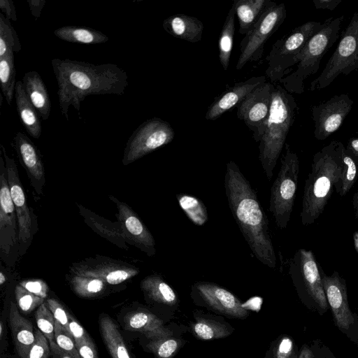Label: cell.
Returning <instances> with one entry per match:
<instances>
[{
  "label": "cell",
  "mask_w": 358,
  "mask_h": 358,
  "mask_svg": "<svg viewBox=\"0 0 358 358\" xmlns=\"http://www.w3.org/2000/svg\"><path fill=\"white\" fill-rule=\"evenodd\" d=\"M323 23L308 21L294 28L289 34L276 41L266 59L268 67L265 76L272 82L280 80L297 64V56Z\"/></svg>",
  "instance_id": "ba28073f"
},
{
  "label": "cell",
  "mask_w": 358,
  "mask_h": 358,
  "mask_svg": "<svg viewBox=\"0 0 358 358\" xmlns=\"http://www.w3.org/2000/svg\"><path fill=\"white\" fill-rule=\"evenodd\" d=\"M22 45L18 35L10 20L0 13V57L21 50Z\"/></svg>",
  "instance_id": "d590c367"
},
{
  "label": "cell",
  "mask_w": 358,
  "mask_h": 358,
  "mask_svg": "<svg viewBox=\"0 0 358 358\" xmlns=\"http://www.w3.org/2000/svg\"><path fill=\"white\" fill-rule=\"evenodd\" d=\"M164 29L170 35L190 43L201 41L203 24L194 16L176 14L166 18L162 23Z\"/></svg>",
  "instance_id": "603a6c76"
},
{
  "label": "cell",
  "mask_w": 358,
  "mask_h": 358,
  "mask_svg": "<svg viewBox=\"0 0 358 358\" xmlns=\"http://www.w3.org/2000/svg\"><path fill=\"white\" fill-rule=\"evenodd\" d=\"M69 281L73 291L83 298H93L102 294L106 288L104 281L99 278L71 273Z\"/></svg>",
  "instance_id": "d6a6232c"
},
{
  "label": "cell",
  "mask_w": 358,
  "mask_h": 358,
  "mask_svg": "<svg viewBox=\"0 0 358 358\" xmlns=\"http://www.w3.org/2000/svg\"><path fill=\"white\" fill-rule=\"evenodd\" d=\"M35 319L38 329L48 339L50 345L55 343V320L48 308L46 302L42 303L36 310Z\"/></svg>",
  "instance_id": "f35d334b"
},
{
  "label": "cell",
  "mask_w": 358,
  "mask_h": 358,
  "mask_svg": "<svg viewBox=\"0 0 358 358\" xmlns=\"http://www.w3.org/2000/svg\"><path fill=\"white\" fill-rule=\"evenodd\" d=\"M1 150L4 158L10 195L17 214L19 227L20 257H22L29 248L35 234L38 230V222L33 210L28 205L15 159L7 154L3 145H1Z\"/></svg>",
  "instance_id": "5bb4252c"
},
{
  "label": "cell",
  "mask_w": 358,
  "mask_h": 358,
  "mask_svg": "<svg viewBox=\"0 0 358 358\" xmlns=\"http://www.w3.org/2000/svg\"><path fill=\"white\" fill-rule=\"evenodd\" d=\"M70 273L99 278L109 285H118L138 275L139 269L125 262L97 255L73 264Z\"/></svg>",
  "instance_id": "e0dca14e"
},
{
  "label": "cell",
  "mask_w": 358,
  "mask_h": 358,
  "mask_svg": "<svg viewBox=\"0 0 358 358\" xmlns=\"http://www.w3.org/2000/svg\"><path fill=\"white\" fill-rule=\"evenodd\" d=\"M299 173V159L289 145L285 143L280 168L271 189L269 211L277 227L285 229L289 222L296 197Z\"/></svg>",
  "instance_id": "52a82bcc"
},
{
  "label": "cell",
  "mask_w": 358,
  "mask_h": 358,
  "mask_svg": "<svg viewBox=\"0 0 358 358\" xmlns=\"http://www.w3.org/2000/svg\"><path fill=\"white\" fill-rule=\"evenodd\" d=\"M265 76H255L235 83L217 96L209 106L205 118L215 120L231 108L237 106L255 88L266 83Z\"/></svg>",
  "instance_id": "44dd1931"
},
{
  "label": "cell",
  "mask_w": 358,
  "mask_h": 358,
  "mask_svg": "<svg viewBox=\"0 0 358 358\" xmlns=\"http://www.w3.org/2000/svg\"><path fill=\"white\" fill-rule=\"evenodd\" d=\"M286 16L285 4L272 1L241 41V52L236 65L237 70L243 69L248 62H257L262 58L266 42L283 23Z\"/></svg>",
  "instance_id": "8fae6325"
},
{
  "label": "cell",
  "mask_w": 358,
  "mask_h": 358,
  "mask_svg": "<svg viewBox=\"0 0 358 358\" xmlns=\"http://www.w3.org/2000/svg\"><path fill=\"white\" fill-rule=\"evenodd\" d=\"M224 188L232 215L253 255L265 266L275 268L277 259L268 217L256 191L232 160L227 164Z\"/></svg>",
  "instance_id": "7a4b0ae2"
},
{
  "label": "cell",
  "mask_w": 358,
  "mask_h": 358,
  "mask_svg": "<svg viewBox=\"0 0 358 358\" xmlns=\"http://www.w3.org/2000/svg\"><path fill=\"white\" fill-rule=\"evenodd\" d=\"M78 207L79 208L80 213L83 217L85 222L90 226L94 231L116 245L122 248H127L126 245L127 241L118 222L116 223L110 222L94 214L81 205L78 204Z\"/></svg>",
  "instance_id": "f1b7e54d"
},
{
  "label": "cell",
  "mask_w": 358,
  "mask_h": 358,
  "mask_svg": "<svg viewBox=\"0 0 358 358\" xmlns=\"http://www.w3.org/2000/svg\"><path fill=\"white\" fill-rule=\"evenodd\" d=\"M320 274L336 327L350 341L358 345V315L350 308L345 280L336 271L327 275L321 267Z\"/></svg>",
  "instance_id": "7c38bea8"
},
{
  "label": "cell",
  "mask_w": 358,
  "mask_h": 358,
  "mask_svg": "<svg viewBox=\"0 0 358 358\" xmlns=\"http://www.w3.org/2000/svg\"><path fill=\"white\" fill-rule=\"evenodd\" d=\"M180 341L172 336L150 340L147 348L157 358H172L180 346Z\"/></svg>",
  "instance_id": "ab89813d"
},
{
  "label": "cell",
  "mask_w": 358,
  "mask_h": 358,
  "mask_svg": "<svg viewBox=\"0 0 358 358\" xmlns=\"http://www.w3.org/2000/svg\"><path fill=\"white\" fill-rule=\"evenodd\" d=\"M177 201L190 221L196 226L203 225L208 219L204 203L198 198L187 194H178Z\"/></svg>",
  "instance_id": "836d02e7"
},
{
  "label": "cell",
  "mask_w": 358,
  "mask_h": 358,
  "mask_svg": "<svg viewBox=\"0 0 358 358\" xmlns=\"http://www.w3.org/2000/svg\"><path fill=\"white\" fill-rule=\"evenodd\" d=\"M16 71L14 65L13 54L0 57L1 88L7 103L10 106L13 99Z\"/></svg>",
  "instance_id": "e575fe53"
},
{
  "label": "cell",
  "mask_w": 358,
  "mask_h": 358,
  "mask_svg": "<svg viewBox=\"0 0 358 358\" xmlns=\"http://www.w3.org/2000/svg\"><path fill=\"white\" fill-rule=\"evenodd\" d=\"M6 281V275L1 271L0 272V285H3Z\"/></svg>",
  "instance_id": "680465c9"
},
{
  "label": "cell",
  "mask_w": 358,
  "mask_h": 358,
  "mask_svg": "<svg viewBox=\"0 0 358 358\" xmlns=\"http://www.w3.org/2000/svg\"><path fill=\"white\" fill-rule=\"evenodd\" d=\"M54 35L66 42L88 45L103 43L109 40L106 34L96 29L72 25L56 29Z\"/></svg>",
  "instance_id": "4dcf8cb0"
},
{
  "label": "cell",
  "mask_w": 358,
  "mask_h": 358,
  "mask_svg": "<svg viewBox=\"0 0 358 358\" xmlns=\"http://www.w3.org/2000/svg\"><path fill=\"white\" fill-rule=\"evenodd\" d=\"M0 257L13 268L20 257L19 227L10 195L4 158L0 153Z\"/></svg>",
  "instance_id": "30bf717a"
},
{
  "label": "cell",
  "mask_w": 358,
  "mask_h": 358,
  "mask_svg": "<svg viewBox=\"0 0 358 358\" xmlns=\"http://www.w3.org/2000/svg\"><path fill=\"white\" fill-rule=\"evenodd\" d=\"M58 85L57 94L61 113L67 120L69 108L72 106L80 118V104L90 95H123L129 85L126 71L117 64L96 65L86 62L51 60Z\"/></svg>",
  "instance_id": "6da1fadb"
},
{
  "label": "cell",
  "mask_w": 358,
  "mask_h": 358,
  "mask_svg": "<svg viewBox=\"0 0 358 358\" xmlns=\"http://www.w3.org/2000/svg\"><path fill=\"white\" fill-rule=\"evenodd\" d=\"M298 105L292 94L275 85L268 120L259 144V159L268 180L294 124Z\"/></svg>",
  "instance_id": "277c9868"
},
{
  "label": "cell",
  "mask_w": 358,
  "mask_h": 358,
  "mask_svg": "<svg viewBox=\"0 0 358 358\" xmlns=\"http://www.w3.org/2000/svg\"><path fill=\"white\" fill-rule=\"evenodd\" d=\"M15 96L17 111L22 125L29 136L38 139L42 132L41 117L28 99L22 81H17Z\"/></svg>",
  "instance_id": "484cf974"
},
{
  "label": "cell",
  "mask_w": 358,
  "mask_h": 358,
  "mask_svg": "<svg viewBox=\"0 0 358 358\" xmlns=\"http://www.w3.org/2000/svg\"><path fill=\"white\" fill-rule=\"evenodd\" d=\"M343 171L338 182L335 185L340 196H345L354 186L357 178V166L345 148L343 155Z\"/></svg>",
  "instance_id": "74e56055"
},
{
  "label": "cell",
  "mask_w": 358,
  "mask_h": 358,
  "mask_svg": "<svg viewBox=\"0 0 358 358\" xmlns=\"http://www.w3.org/2000/svg\"><path fill=\"white\" fill-rule=\"evenodd\" d=\"M35 337L27 358H49L50 351L48 339L39 329L35 330Z\"/></svg>",
  "instance_id": "f6af8a7d"
},
{
  "label": "cell",
  "mask_w": 358,
  "mask_h": 358,
  "mask_svg": "<svg viewBox=\"0 0 358 358\" xmlns=\"http://www.w3.org/2000/svg\"><path fill=\"white\" fill-rule=\"evenodd\" d=\"M20 285L25 288L31 293L45 299L49 291L48 286L45 282L41 279H31L21 281Z\"/></svg>",
  "instance_id": "7dc6e473"
},
{
  "label": "cell",
  "mask_w": 358,
  "mask_h": 358,
  "mask_svg": "<svg viewBox=\"0 0 358 358\" xmlns=\"http://www.w3.org/2000/svg\"><path fill=\"white\" fill-rule=\"evenodd\" d=\"M9 320L17 352L20 358H27L36 340L32 324L20 315L14 302L10 303Z\"/></svg>",
  "instance_id": "cb8c5ba5"
},
{
  "label": "cell",
  "mask_w": 358,
  "mask_h": 358,
  "mask_svg": "<svg viewBox=\"0 0 358 358\" xmlns=\"http://www.w3.org/2000/svg\"><path fill=\"white\" fill-rule=\"evenodd\" d=\"M358 70V12L354 13L342 32L339 43L320 76L310 83L309 90H320L340 75Z\"/></svg>",
  "instance_id": "9c48e42d"
},
{
  "label": "cell",
  "mask_w": 358,
  "mask_h": 358,
  "mask_svg": "<svg viewBox=\"0 0 358 358\" xmlns=\"http://www.w3.org/2000/svg\"><path fill=\"white\" fill-rule=\"evenodd\" d=\"M141 288L148 299L169 306L177 304L178 299L173 289L159 274H152L143 278Z\"/></svg>",
  "instance_id": "83f0119b"
},
{
  "label": "cell",
  "mask_w": 358,
  "mask_h": 358,
  "mask_svg": "<svg viewBox=\"0 0 358 358\" xmlns=\"http://www.w3.org/2000/svg\"><path fill=\"white\" fill-rule=\"evenodd\" d=\"M192 293L220 313L236 318H244L248 315V311L240 299L215 283L197 282L192 286Z\"/></svg>",
  "instance_id": "d6986e66"
},
{
  "label": "cell",
  "mask_w": 358,
  "mask_h": 358,
  "mask_svg": "<svg viewBox=\"0 0 358 358\" xmlns=\"http://www.w3.org/2000/svg\"><path fill=\"white\" fill-rule=\"evenodd\" d=\"M354 101L348 94L334 95L329 100L311 108L314 136L324 141L343 124L352 108Z\"/></svg>",
  "instance_id": "2e32d148"
},
{
  "label": "cell",
  "mask_w": 358,
  "mask_h": 358,
  "mask_svg": "<svg viewBox=\"0 0 358 358\" xmlns=\"http://www.w3.org/2000/svg\"><path fill=\"white\" fill-rule=\"evenodd\" d=\"M50 347L52 354L53 355V358H73L71 355L65 352L61 348H59L56 343L50 345Z\"/></svg>",
  "instance_id": "11a10c76"
},
{
  "label": "cell",
  "mask_w": 358,
  "mask_h": 358,
  "mask_svg": "<svg viewBox=\"0 0 358 358\" xmlns=\"http://www.w3.org/2000/svg\"><path fill=\"white\" fill-rule=\"evenodd\" d=\"M316 9L333 11L341 3V0H313Z\"/></svg>",
  "instance_id": "816d5d0a"
},
{
  "label": "cell",
  "mask_w": 358,
  "mask_h": 358,
  "mask_svg": "<svg viewBox=\"0 0 358 358\" xmlns=\"http://www.w3.org/2000/svg\"><path fill=\"white\" fill-rule=\"evenodd\" d=\"M80 358H98L95 345L91 339L76 345Z\"/></svg>",
  "instance_id": "681fc988"
},
{
  "label": "cell",
  "mask_w": 358,
  "mask_h": 358,
  "mask_svg": "<svg viewBox=\"0 0 358 358\" xmlns=\"http://www.w3.org/2000/svg\"><path fill=\"white\" fill-rule=\"evenodd\" d=\"M124 327L128 331L143 334L149 340L170 337L173 335L172 331L164 326L159 318L146 310L127 313L124 317Z\"/></svg>",
  "instance_id": "7402d4cb"
},
{
  "label": "cell",
  "mask_w": 358,
  "mask_h": 358,
  "mask_svg": "<svg viewBox=\"0 0 358 358\" xmlns=\"http://www.w3.org/2000/svg\"><path fill=\"white\" fill-rule=\"evenodd\" d=\"M109 198L117 207V222L127 243L135 245L148 256L155 255L156 249L154 237L138 215L126 203L112 195Z\"/></svg>",
  "instance_id": "ac0fdd59"
},
{
  "label": "cell",
  "mask_w": 358,
  "mask_h": 358,
  "mask_svg": "<svg viewBox=\"0 0 358 358\" xmlns=\"http://www.w3.org/2000/svg\"><path fill=\"white\" fill-rule=\"evenodd\" d=\"M275 85L264 83L255 88L236 106V115L252 132L256 142H259L268 117Z\"/></svg>",
  "instance_id": "9a60e30c"
},
{
  "label": "cell",
  "mask_w": 358,
  "mask_h": 358,
  "mask_svg": "<svg viewBox=\"0 0 358 358\" xmlns=\"http://www.w3.org/2000/svg\"><path fill=\"white\" fill-rule=\"evenodd\" d=\"M15 295L19 308L24 313H31L45 302L44 299L31 293L20 285L15 286Z\"/></svg>",
  "instance_id": "60d3db41"
},
{
  "label": "cell",
  "mask_w": 358,
  "mask_h": 358,
  "mask_svg": "<svg viewBox=\"0 0 358 358\" xmlns=\"http://www.w3.org/2000/svg\"><path fill=\"white\" fill-rule=\"evenodd\" d=\"M194 334L201 340H213L227 337L231 334L223 324L206 318H197L192 324Z\"/></svg>",
  "instance_id": "8d00e7d4"
},
{
  "label": "cell",
  "mask_w": 358,
  "mask_h": 358,
  "mask_svg": "<svg viewBox=\"0 0 358 358\" xmlns=\"http://www.w3.org/2000/svg\"><path fill=\"white\" fill-rule=\"evenodd\" d=\"M99 329L103 343L112 358H131L118 327L108 315H102Z\"/></svg>",
  "instance_id": "f546056e"
},
{
  "label": "cell",
  "mask_w": 358,
  "mask_h": 358,
  "mask_svg": "<svg viewBox=\"0 0 358 358\" xmlns=\"http://www.w3.org/2000/svg\"><path fill=\"white\" fill-rule=\"evenodd\" d=\"M47 306L52 312L55 320L57 321L63 327L64 331L72 336L69 327L68 313L66 312L64 307L55 299H48L46 301Z\"/></svg>",
  "instance_id": "bcb514c9"
},
{
  "label": "cell",
  "mask_w": 358,
  "mask_h": 358,
  "mask_svg": "<svg viewBox=\"0 0 358 358\" xmlns=\"http://www.w3.org/2000/svg\"><path fill=\"white\" fill-rule=\"evenodd\" d=\"M55 340L57 345L73 358H80L73 338L68 335L62 325L55 320Z\"/></svg>",
  "instance_id": "7bdbcfd3"
},
{
  "label": "cell",
  "mask_w": 358,
  "mask_h": 358,
  "mask_svg": "<svg viewBox=\"0 0 358 358\" xmlns=\"http://www.w3.org/2000/svg\"><path fill=\"white\" fill-rule=\"evenodd\" d=\"M320 267L311 250L301 248L289 259L288 273L303 305L311 311L323 315L329 307L322 282Z\"/></svg>",
  "instance_id": "8992f818"
},
{
  "label": "cell",
  "mask_w": 358,
  "mask_h": 358,
  "mask_svg": "<svg viewBox=\"0 0 358 358\" xmlns=\"http://www.w3.org/2000/svg\"><path fill=\"white\" fill-rule=\"evenodd\" d=\"M272 3L270 0H236L233 2L239 23L238 32L245 35L257 22L266 9Z\"/></svg>",
  "instance_id": "4316f807"
},
{
  "label": "cell",
  "mask_w": 358,
  "mask_h": 358,
  "mask_svg": "<svg viewBox=\"0 0 358 358\" xmlns=\"http://www.w3.org/2000/svg\"><path fill=\"white\" fill-rule=\"evenodd\" d=\"M298 358H336L330 348L319 340L303 344L299 351Z\"/></svg>",
  "instance_id": "b9f144b4"
},
{
  "label": "cell",
  "mask_w": 358,
  "mask_h": 358,
  "mask_svg": "<svg viewBox=\"0 0 358 358\" xmlns=\"http://www.w3.org/2000/svg\"><path fill=\"white\" fill-rule=\"evenodd\" d=\"M69 331L73 338L76 346L85 341L91 339L83 327L68 313Z\"/></svg>",
  "instance_id": "c3c4849f"
},
{
  "label": "cell",
  "mask_w": 358,
  "mask_h": 358,
  "mask_svg": "<svg viewBox=\"0 0 358 358\" xmlns=\"http://www.w3.org/2000/svg\"><path fill=\"white\" fill-rule=\"evenodd\" d=\"M31 15L36 20L40 15L43 8L44 7L45 0H27Z\"/></svg>",
  "instance_id": "f5cc1de1"
},
{
  "label": "cell",
  "mask_w": 358,
  "mask_h": 358,
  "mask_svg": "<svg viewBox=\"0 0 358 358\" xmlns=\"http://www.w3.org/2000/svg\"><path fill=\"white\" fill-rule=\"evenodd\" d=\"M3 323L1 322V324H0V337H1V338H2V336H3Z\"/></svg>",
  "instance_id": "91938a15"
},
{
  "label": "cell",
  "mask_w": 358,
  "mask_h": 358,
  "mask_svg": "<svg viewBox=\"0 0 358 358\" xmlns=\"http://www.w3.org/2000/svg\"><path fill=\"white\" fill-rule=\"evenodd\" d=\"M343 20L344 15L330 17L308 40L297 56L296 70L279 80L286 91L297 94L304 92V80L319 70L322 58L339 38Z\"/></svg>",
  "instance_id": "5b68a950"
},
{
  "label": "cell",
  "mask_w": 358,
  "mask_h": 358,
  "mask_svg": "<svg viewBox=\"0 0 358 358\" xmlns=\"http://www.w3.org/2000/svg\"><path fill=\"white\" fill-rule=\"evenodd\" d=\"M345 150L355 162L358 164V137L350 138L348 141Z\"/></svg>",
  "instance_id": "db71d44e"
},
{
  "label": "cell",
  "mask_w": 358,
  "mask_h": 358,
  "mask_svg": "<svg viewBox=\"0 0 358 358\" xmlns=\"http://www.w3.org/2000/svg\"><path fill=\"white\" fill-rule=\"evenodd\" d=\"M11 144L27 172L34 194L39 199L45 184V169L39 150L21 131L15 134Z\"/></svg>",
  "instance_id": "ffe728a7"
},
{
  "label": "cell",
  "mask_w": 358,
  "mask_h": 358,
  "mask_svg": "<svg viewBox=\"0 0 358 358\" xmlns=\"http://www.w3.org/2000/svg\"><path fill=\"white\" fill-rule=\"evenodd\" d=\"M235 16V9L232 5L226 16L218 40L219 59L223 69L225 71L229 67L233 49Z\"/></svg>",
  "instance_id": "1f68e13d"
},
{
  "label": "cell",
  "mask_w": 358,
  "mask_h": 358,
  "mask_svg": "<svg viewBox=\"0 0 358 358\" xmlns=\"http://www.w3.org/2000/svg\"><path fill=\"white\" fill-rule=\"evenodd\" d=\"M352 237H353L355 249L357 253L358 254V231L354 232Z\"/></svg>",
  "instance_id": "6f0895ef"
},
{
  "label": "cell",
  "mask_w": 358,
  "mask_h": 358,
  "mask_svg": "<svg viewBox=\"0 0 358 358\" xmlns=\"http://www.w3.org/2000/svg\"><path fill=\"white\" fill-rule=\"evenodd\" d=\"M298 356L294 340L287 335L281 336L273 350V358H298Z\"/></svg>",
  "instance_id": "ee69618b"
},
{
  "label": "cell",
  "mask_w": 358,
  "mask_h": 358,
  "mask_svg": "<svg viewBox=\"0 0 358 358\" xmlns=\"http://www.w3.org/2000/svg\"><path fill=\"white\" fill-rule=\"evenodd\" d=\"M25 93L42 120L50 115L51 101L41 75L35 71L27 72L22 78Z\"/></svg>",
  "instance_id": "d4e9b609"
},
{
  "label": "cell",
  "mask_w": 358,
  "mask_h": 358,
  "mask_svg": "<svg viewBox=\"0 0 358 358\" xmlns=\"http://www.w3.org/2000/svg\"><path fill=\"white\" fill-rule=\"evenodd\" d=\"M345 147L332 141L313 157L311 169L304 185L300 217L301 224H313L324 210L343 171Z\"/></svg>",
  "instance_id": "3957f363"
},
{
  "label": "cell",
  "mask_w": 358,
  "mask_h": 358,
  "mask_svg": "<svg viewBox=\"0 0 358 358\" xmlns=\"http://www.w3.org/2000/svg\"><path fill=\"white\" fill-rule=\"evenodd\" d=\"M0 9L5 13L6 18L13 22L17 21L16 10L12 0H0Z\"/></svg>",
  "instance_id": "f907efd6"
},
{
  "label": "cell",
  "mask_w": 358,
  "mask_h": 358,
  "mask_svg": "<svg viewBox=\"0 0 358 358\" xmlns=\"http://www.w3.org/2000/svg\"><path fill=\"white\" fill-rule=\"evenodd\" d=\"M174 136V130L168 122L157 117L147 120L128 138L124 150L122 164L129 165L170 143Z\"/></svg>",
  "instance_id": "4fadbf2b"
},
{
  "label": "cell",
  "mask_w": 358,
  "mask_h": 358,
  "mask_svg": "<svg viewBox=\"0 0 358 358\" xmlns=\"http://www.w3.org/2000/svg\"><path fill=\"white\" fill-rule=\"evenodd\" d=\"M352 204L355 210V216L358 221V190L352 196Z\"/></svg>",
  "instance_id": "9f6ffc18"
}]
</instances>
